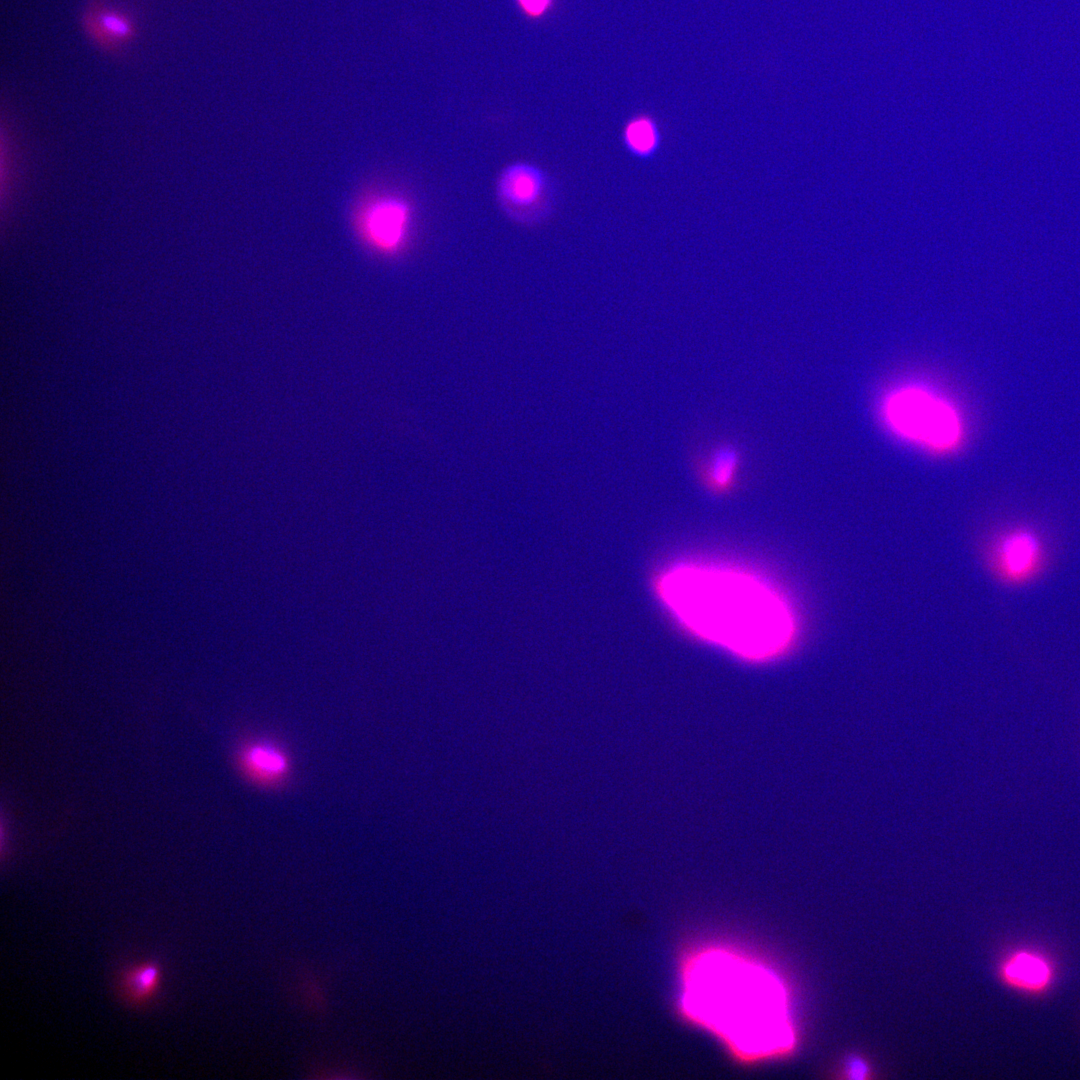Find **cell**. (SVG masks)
I'll use <instances>...</instances> for the list:
<instances>
[{
	"instance_id": "obj_1",
	"label": "cell",
	"mask_w": 1080,
	"mask_h": 1080,
	"mask_svg": "<svg viewBox=\"0 0 1080 1080\" xmlns=\"http://www.w3.org/2000/svg\"><path fill=\"white\" fill-rule=\"evenodd\" d=\"M657 591L692 633L744 657L776 656L797 635V619L785 596L735 567L677 565L663 572Z\"/></svg>"
},
{
	"instance_id": "obj_2",
	"label": "cell",
	"mask_w": 1080,
	"mask_h": 1080,
	"mask_svg": "<svg viewBox=\"0 0 1080 1080\" xmlns=\"http://www.w3.org/2000/svg\"><path fill=\"white\" fill-rule=\"evenodd\" d=\"M682 1007L745 1059L782 1054L794 1042L786 991L759 962L734 951L696 953L683 971Z\"/></svg>"
},
{
	"instance_id": "obj_3",
	"label": "cell",
	"mask_w": 1080,
	"mask_h": 1080,
	"mask_svg": "<svg viewBox=\"0 0 1080 1080\" xmlns=\"http://www.w3.org/2000/svg\"><path fill=\"white\" fill-rule=\"evenodd\" d=\"M881 415L897 437L930 452L949 453L959 446L963 427L950 400L920 384H904L886 394Z\"/></svg>"
},
{
	"instance_id": "obj_4",
	"label": "cell",
	"mask_w": 1080,
	"mask_h": 1080,
	"mask_svg": "<svg viewBox=\"0 0 1080 1080\" xmlns=\"http://www.w3.org/2000/svg\"><path fill=\"white\" fill-rule=\"evenodd\" d=\"M548 183L544 172L526 162L508 165L497 181V195L502 207L519 220L541 211L547 201Z\"/></svg>"
},
{
	"instance_id": "obj_5",
	"label": "cell",
	"mask_w": 1080,
	"mask_h": 1080,
	"mask_svg": "<svg viewBox=\"0 0 1080 1080\" xmlns=\"http://www.w3.org/2000/svg\"><path fill=\"white\" fill-rule=\"evenodd\" d=\"M1044 558L1039 536L1030 528L1016 527L1004 533L993 552L998 575L1010 584H1023L1040 570Z\"/></svg>"
},
{
	"instance_id": "obj_6",
	"label": "cell",
	"mask_w": 1080,
	"mask_h": 1080,
	"mask_svg": "<svg viewBox=\"0 0 1080 1080\" xmlns=\"http://www.w3.org/2000/svg\"><path fill=\"white\" fill-rule=\"evenodd\" d=\"M411 211L408 203L394 196L370 203L362 214L361 228L368 242L384 253L399 251L408 238Z\"/></svg>"
},
{
	"instance_id": "obj_7",
	"label": "cell",
	"mask_w": 1080,
	"mask_h": 1080,
	"mask_svg": "<svg viewBox=\"0 0 1080 1080\" xmlns=\"http://www.w3.org/2000/svg\"><path fill=\"white\" fill-rule=\"evenodd\" d=\"M1055 968L1047 955L1022 947L1010 952L1000 966V976L1010 988L1029 995L1047 992L1055 980Z\"/></svg>"
},
{
	"instance_id": "obj_8",
	"label": "cell",
	"mask_w": 1080,
	"mask_h": 1080,
	"mask_svg": "<svg viewBox=\"0 0 1080 1080\" xmlns=\"http://www.w3.org/2000/svg\"><path fill=\"white\" fill-rule=\"evenodd\" d=\"M743 456L740 448L731 441L713 444L699 464L704 485L712 492L723 493L736 483Z\"/></svg>"
},
{
	"instance_id": "obj_9",
	"label": "cell",
	"mask_w": 1080,
	"mask_h": 1080,
	"mask_svg": "<svg viewBox=\"0 0 1080 1080\" xmlns=\"http://www.w3.org/2000/svg\"><path fill=\"white\" fill-rule=\"evenodd\" d=\"M239 763L250 779L263 785L280 783L289 770L285 752L266 741L252 742L244 746L239 754Z\"/></svg>"
},
{
	"instance_id": "obj_10",
	"label": "cell",
	"mask_w": 1080,
	"mask_h": 1080,
	"mask_svg": "<svg viewBox=\"0 0 1080 1080\" xmlns=\"http://www.w3.org/2000/svg\"><path fill=\"white\" fill-rule=\"evenodd\" d=\"M161 968L153 961H142L121 970L117 988L122 999L141 1006L154 998L161 984Z\"/></svg>"
},
{
	"instance_id": "obj_11",
	"label": "cell",
	"mask_w": 1080,
	"mask_h": 1080,
	"mask_svg": "<svg viewBox=\"0 0 1080 1080\" xmlns=\"http://www.w3.org/2000/svg\"><path fill=\"white\" fill-rule=\"evenodd\" d=\"M85 25L96 41L110 47L126 42L133 32L128 16L108 7L87 13Z\"/></svg>"
},
{
	"instance_id": "obj_12",
	"label": "cell",
	"mask_w": 1080,
	"mask_h": 1080,
	"mask_svg": "<svg viewBox=\"0 0 1080 1080\" xmlns=\"http://www.w3.org/2000/svg\"><path fill=\"white\" fill-rule=\"evenodd\" d=\"M626 139L634 150L647 152L654 146L655 132L648 121L636 120L628 126Z\"/></svg>"
},
{
	"instance_id": "obj_13",
	"label": "cell",
	"mask_w": 1080,
	"mask_h": 1080,
	"mask_svg": "<svg viewBox=\"0 0 1080 1080\" xmlns=\"http://www.w3.org/2000/svg\"><path fill=\"white\" fill-rule=\"evenodd\" d=\"M849 1077L853 1079L864 1078L867 1073L866 1066L857 1059L851 1061L848 1066Z\"/></svg>"
},
{
	"instance_id": "obj_14",
	"label": "cell",
	"mask_w": 1080,
	"mask_h": 1080,
	"mask_svg": "<svg viewBox=\"0 0 1080 1080\" xmlns=\"http://www.w3.org/2000/svg\"><path fill=\"white\" fill-rule=\"evenodd\" d=\"M522 3L529 11L539 13L545 7L546 0H522Z\"/></svg>"
}]
</instances>
